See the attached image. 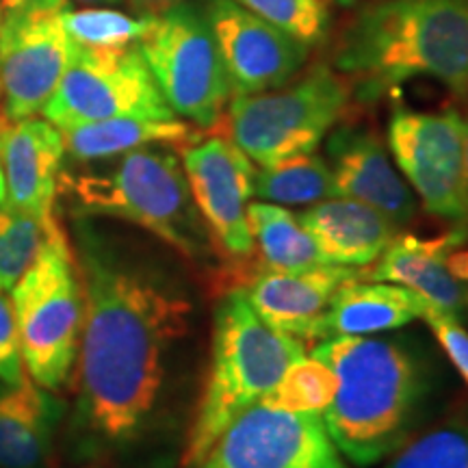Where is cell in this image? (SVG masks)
<instances>
[{"label": "cell", "instance_id": "6da1fadb", "mask_svg": "<svg viewBox=\"0 0 468 468\" xmlns=\"http://www.w3.org/2000/svg\"><path fill=\"white\" fill-rule=\"evenodd\" d=\"M72 250L83 289L79 414L98 436L122 442L154 412L167 354L186 332L191 303L178 286L109 243L91 224H76Z\"/></svg>", "mask_w": 468, "mask_h": 468}, {"label": "cell", "instance_id": "7a4b0ae2", "mask_svg": "<svg viewBox=\"0 0 468 468\" xmlns=\"http://www.w3.org/2000/svg\"><path fill=\"white\" fill-rule=\"evenodd\" d=\"M336 68L362 98L414 79H434L468 98V0H378L341 35Z\"/></svg>", "mask_w": 468, "mask_h": 468}, {"label": "cell", "instance_id": "3957f363", "mask_svg": "<svg viewBox=\"0 0 468 468\" xmlns=\"http://www.w3.org/2000/svg\"><path fill=\"white\" fill-rule=\"evenodd\" d=\"M336 376L324 410L327 434L356 466L395 453L412 427L420 399L417 360L401 343L378 336H335L313 349Z\"/></svg>", "mask_w": 468, "mask_h": 468}, {"label": "cell", "instance_id": "277c9868", "mask_svg": "<svg viewBox=\"0 0 468 468\" xmlns=\"http://www.w3.org/2000/svg\"><path fill=\"white\" fill-rule=\"evenodd\" d=\"M302 356L306 347L300 338L265 324L243 289L228 292L215 310L210 365L186 436L183 466L200 464L237 417L259 403Z\"/></svg>", "mask_w": 468, "mask_h": 468}, {"label": "cell", "instance_id": "5b68a950", "mask_svg": "<svg viewBox=\"0 0 468 468\" xmlns=\"http://www.w3.org/2000/svg\"><path fill=\"white\" fill-rule=\"evenodd\" d=\"M58 191L80 215L139 226L189 261H207L215 248L193 204L183 161L169 145L126 152L104 172L63 174Z\"/></svg>", "mask_w": 468, "mask_h": 468}, {"label": "cell", "instance_id": "8992f818", "mask_svg": "<svg viewBox=\"0 0 468 468\" xmlns=\"http://www.w3.org/2000/svg\"><path fill=\"white\" fill-rule=\"evenodd\" d=\"M28 378L58 390L72 376L83 332V289L72 243L57 218L48 221L37 259L9 292Z\"/></svg>", "mask_w": 468, "mask_h": 468}, {"label": "cell", "instance_id": "52a82bcc", "mask_svg": "<svg viewBox=\"0 0 468 468\" xmlns=\"http://www.w3.org/2000/svg\"><path fill=\"white\" fill-rule=\"evenodd\" d=\"M347 104V80L327 66H314L291 85L232 96L228 133L254 165L267 167L317 150Z\"/></svg>", "mask_w": 468, "mask_h": 468}, {"label": "cell", "instance_id": "ba28073f", "mask_svg": "<svg viewBox=\"0 0 468 468\" xmlns=\"http://www.w3.org/2000/svg\"><path fill=\"white\" fill-rule=\"evenodd\" d=\"M134 46L176 117L200 128L219 124L232 90L202 7L172 5Z\"/></svg>", "mask_w": 468, "mask_h": 468}, {"label": "cell", "instance_id": "9c48e42d", "mask_svg": "<svg viewBox=\"0 0 468 468\" xmlns=\"http://www.w3.org/2000/svg\"><path fill=\"white\" fill-rule=\"evenodd\" d=\"M42 115L57 128L115 117H176L137 46L91 48L76 42L66 74Z\"/></svg>", "mask_w": 468, "mask_h": 468}, {"label": "cell", "instance_id": "30bf717a", "mask_svg": "<svg viewBox=\"0 0 468 468\" xmlns=\"http://www.w3.org/2000/svg\"><path fill=\"white\" fill-rule=\"evenodd\" d=\"M68 0H20L0 16V87L5 120L42 113L72 57L63 27Z\"/></svg>", "mask_w": 468, "mask_h": 468}, {"label": "cell", "instance_id": "8fae6325", "mask_svg": "<svg viewBox=\"0 0 468 468\" xmlns=\"http://www.w3.org/2000/svg\"><path fill=\"white\" fill-rule=\"evenodd\" d=\"M388 150L427 213L449 221L468 218L464 117L458 111L395 109L388 122Z\"/></svg>", "mask_w": 468, "mask_h": 468}, {"label": "cell", "instance_id": "7c38bea8", "mask_svg": "<svg viewBox=\"0 0 468 468\" xmlns=\"http://www.w3.org/2000/svg\"><path fill=\"white\" fill-rule=\"evenodd\" d=\"M196 468H351L321 414L254 403L228 427Z\"/></svg>", "mask_w": 468, "mask_h": 468}, {"label": "cell", "instance_id": "4fadbf2b", "mask_svg": "<svg viewBox=\"0 0 468 468\" xmlns=\"http://www.w3.org/2000/svg\"><path fill=\"white\" fill-rule=\"evenodd\" d=\"M180 161L197 213L215 248L232 259L254 251L248 207L254 197L256 165L226 137L193 139L183 145Z\"/></svg>", "mask_w": 468, "mask_h": 468}, {"label": "cell", "instance_id": "5bb4252c", "mask_svg": "<svg viewBox=\"0 0 468 468\" xmlns=\"http://www.w3.org/2000/svg\"><path fill=\"white\" fill-rule=\"evenodd\" d=\"M232 96L278 90L306 66L310 46L232 0H204Z\"/></svg>", "mask_w": 468, "mask_h": 468}, {"label": "cell", "instance_id": "9a60e30c", "mask_svg": "<svg viewBox=\"0 0 468 468\" xmlns=\"http://www.w3.org/2000/svg\"><path fill=\"white\" fill-rule=\"evenodd\" d=\"M325 161L335 178L336 197L367 204L397 226L414 218L417 196L403 180L390 152L373 133L358 128H338L330 133Z\"/></svg>", "mask_w": 468, "mask_h": 468}, {"label": "cell", "instance_id": "2e32d148", "mask_svg": "<svg viewBox=\"0 0 468 468\" xmlns=\"http://www.w3.org/2000/svg\"><path fill=\"white\" fill-rule=\"evenodd\" d=\"M7 204L37 219H50L63 176L66 144L55 124L39 117L9 122L0 142Z\"/></svg>", "mask_w": 468, "mask_h": 468}, {"label": "cell", "instance_id": "e0dca14e", "mask_svg": "<svg viewBox=\"0 0 468 468\" xmlns=\"http://www.w3.org/2000/svg\"><path fill=\"white\" fill-rule=\"evenodd\" d=\"M360 278H365L360 267L343 265H317L300 271L262 269L243 291L251 308L273 330L308 341L335 292L343 284Z\"/></svg>", "mask_w": 468, "mask_h": 468}, {"label": "cell", "instance_id": "ac0fdd59", "mask_svg": "<svg viewBox=\"0 0 468 468\" xmlns=\"http://www.w3.org/2000/svg\"><path fill=\"white\" fill-rule=\"evenodd\" d=\"M452 239L425 241L417 237H397L382 251L365 280L393 282L419 292L431 306L458 321L468 314V269L452 256Z\"/></svg>", "mask_w": 468, "mask_h": 468}, {"label": "cell", "instance_id": "d6986e66", "mask_svg": "<svg viewBox=\"0 0 468 468\" xmlns=\"http://www.w3.org/2000/svg\"><path fill=\"white\" fill-rule=\"evenodd\" d=\"M431 303L419 292L393 282L351 280L335 292L310 332L308 341L335 336H373L423 319Z\"/></svg>", "mask_w": 468, "mask_h": 468}, {"label": "cell", "instance_id": "ffe728a7", "mask_svg": "<svg viewBox=\"0 0 468 468\" xmlns=\"http://www.w3.org/2000/svg\"><path fill=\"white\" fill-rule=\"evenodd\" d=\"M321 256L330 265L367 267L376 262L397 237L395 221L349 197H330L300 215Z\"/></svg>", "mask_w": 468, "mask_h": 468}, {"label": "cell", "instance_id": "44dd1931", "mask_svg": "<svg viewBox=\"0 0 468 468\" xmlns=\"http://www.w3.org/2000/svg\"><path fill=\"white\" fill-rule=\"evenodd\" d=\"M57 408L31 378L0 388V468H44Z\"/></svg>", "mask_w": 468, "mask_h": 468}, {"label": "cell", "instance_id": "7402d4cb", "mask_svg": "<svg viewBox=\"0 0 468 468\" xmlns=\"http://www.w3.org/2000/svg\"><path fill=\"white\" fill-rule=\"evenodd\" d=\"M66 144V154L76 161H107L145 145H186L197 139L186 122L142 120V117H115V120L87 122L58 128Z\"/></svg>", "mask_w": 468, "mask_h": 468}, {"label": "cell", "instance_id": "603a6c76", "mask_svg": "<svg viewBox=\"0 0 468 468\" xmlns=\"http://www.w3.org/2000/svg\"><path fill=\"white\" fill-rule=\"evenodd\" d=\"M248 221L254 248L261 251L265 269L271 271H300L325 262L306 228L286 207L271 202H251Z\"/></svg>", "mask_w": 468, "mask_h": 468}, {"label": "cell", "instance_id": "cb8c5ba5", "mask_svg": "<svg viewBox=\"0 0 468 468\" xmlns=\"http://www.w3.org/2000/svg\"><path fill=\"white\" fill-rule=\"evenodd\" d=\"M254 197L280 207H313L336 197L335 178L325 156L310 152L267 167L256 165Z\"/></svg>", "mask_w": 468, "mask_h": 468}, {"label": "cell", "instance_id": "d4e9b609", "mask_svg": "<svg viewBox=\"0 0 468 468\" xmlns=\"http://www.w3.org/2000/svg\"><path fill=\"white\" fill-rule=\"evenodd\" d=\"M335 371L324 360L306 354L286 368L280 382L262 397L261 403L286 412L324 414V410L335 399Z\"/></svg>", "mask_w": 468, "mask_h": 468}, {"label": "cell", "instance_id": "484cf974", "mask_svg": "<svg viewBox=\"0 0 468 468\" xmlns=\"http://www.w3.org/2000/svg\"><path fill=\"white\" fill-rule=\"evenodd\" d=\"M154 16L133 17L113 9H72L63 14V27L69 39L91 48H126L148 33Z\"/></svg>", "mask_w": 468, "mask_h": 468}, {"label": "cell", "instance_id": "4316f807", "mask_svg": "<svg viewBox=\"0 0 468 468\" xmlns=\"http://www.w3.org/2000/svg\"><path fill=\"white\" fill-rule=\"evenodd\" d=\"M50 219L42 221L9 207L0 208V292H11L37 259Z\"/></svg>", "mask_w": 468, "mask_h": 468}, {"label": "cell", "instance_id": "83f0119b", "mask_svg": "<svg viewBox=\"0 0 468 468\" xmlns=\"http://www.w3.org/2000/svg\"><path fill=\"white\" fill-rule=\"evenodd\" d=\"M384 468H468V423L436 425L390 453Z\"/></svg>", "mask_w": 468, "mask_h": 468}, {"label": "cell", "instance_id": "f1b7e54d", "mask_svg": "<svg viewBox=\"0 0 468 468\" xmlns=\"http://www.w3.org/2000/svg\"><path fill=\"white\" fill-rule=\"evenodd\" d=\"M232 3L295 35L308 46L319 44L330 25L324 0H232Z\"/></svg>", "mask_w": 468, "mask_h": 468}, {"label": "cell", "instance_id": "f546056e", "mask_svg": "<svg viewBox=\"0 0 468 468\" xmlns=\"http://www.w3.org/2000/svg\"><path fill=\"white\" fill-rule=\"evenodd\" d=\"M27 378L11 297L0 292V382L20 384Z\"/></svg>", "mask_w": 468, "mask_h": 468}, {"label": "cell", "instance_id": "4dcf8cb0", "mask_svg": "<svg viewBox=\"0 0 468 468\" xmlns=\"http://www.w3.org/2000/svg\"><path fill=\"white\" fill-rule=\"evenodd\" d=\"M423 321L430 325V330L434 332L438 343L442 345L444 354L449 356V360L453 362V367L458 368L460 376L464 378L468 384V330L462 325L452 314L442 313L434 306L427 308L423 314Z\"/></svg>", "mask_w": 468, "mask_h": 468}, {"label": "cell", "instance_id": "1f68e13d", "mask_svg": "<svg viewBox=\"0 0 468 468\" xmlns=\"http://www.w3.org/2000/svg\"><path fill=\"white\" fill-rule=\"evenodd\" d=\"M3 128H5V122L0 120V142H3ZM5 204H7V183H5L3 156H0V208H5Z\"/></svg>", "mask_w": 468, "mask_h": 468}, {"label": "cell", "instance_id": "d6a6232c", "mask_svg": "<svg viewBox=\"0 0 468 468\" xmlns=\"http://www.w3.org/2000/svg\"><path fill=\"white\" fill-rule=\"evenodd\" d=\"M464 204L468 210V120H464Z\"/></svg>", "mask_w": 468, "mask_h": 468}, {"label": "cell", "instance_id": "836d02e7", "mask_svg": "<svg viewBox=\"0 0 468 468\" xmlns=\"http://www.w3.org/2000/svg\"><path fill=\"white\" fill-rule=\"evenodd\" d=\"M133 3H139V5H169V3H178V0H133Z\"/></svg>", "mask_w": 468, "mask_h": 468}, {"label": "cell", "instance_id": "e575fe53", "mask_svg": "<svg viewBox=\"0 0 468 468\" xmlns=\"http://www.w3.org/2000/svg\"><path fill=\"white\" fill-rule=\"evenodd\" d=\"M80 3H91V5H109V3H117V0H80Z\"/></svg>", "mask_w": 468, "mask_h": 468}, {"label": "cell", "instance_id": "d590c367", "mask_svg": "<svg viewBox=\"0 0 468 468\" xmlns=\"http://www.w3.org/2000/svg\"><path fill=\"white\" fill-rule=\"evenodd\" d=\"M16 3H20V0H0V7H11V5H16Z\"/></svg>", "mask_w": 468, "mask_h": 468}, {"label": "cell", "instance_id": "8d00e7d4", "mask_svg": "<svg viewBox=\"0 0 468 468\" xmlns=\"http://www.w3.org/2000/svg\"><path fill=\"white\" fill-rule=\"evenodd\" d=\"M338 5H343V7H349V5H354V3H358V0H336Z\"/></svg>", "mask_w": 468, "mask_h": 468}, {"label": "cell", "instance_id": "74e56055", "mask_svg": "<svg viewBox=\"0 0 468 468\" xmlns=\"http://www.w3.org/2000/svg\"><path fill=\"white\" fill-rule=\"evenodd\" d=\"M0 98H3V87H0Z\"/></svg>", "mask_w": 468, "mask_h": 468}, {"label": "cell", "instance_id": "f35d334b", "mask_svg": "<svg viewBox=\"0 0 468 468\" xmlns=\"http://www.w3.org/2000/svg\"><path fill=\"white\" fill-rule=\"evenodd\" d=\"M0 16H3V7H0Z\"/></svg>", "mask_w": 468, "mask_h": 468}]
</instances>
